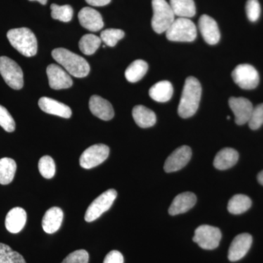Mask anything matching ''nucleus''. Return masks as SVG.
<instances>
[{"mask_svg":"<svg viewBox=\"0 0 263 263\" xmlns=\"http://www.w3.org/2000/svg\"><path fill=\"white\" fill-rule=\"evenodd\" d=\"M202 95V86L196 78L190 76L186 79L181 95L178 114L183 119L193 117L199 108Z\"/></svg>","mask_w":263,"mask_h":263,"instance_id":"nucleus-1","label":"nucleus"},{"mask_svg":"<svg viewBox=\"0 0 263 263\" xmlns=\"http://www.w3.org/2000/svg\"><path fill=\"white\" fill-rule=\"evenodd\" d=\"M51 55L70 75L76 78H84L89 75L90 66L82 57L63 48L53 50Z\"/></svg>","mask_w":263,"mask_h":263,"instance_id":"nucleus-2","label":"nucleus"},{"mask_svg":"<svg viewBox=\"0 0 263 263\" xmlns=\"http://www.w3.org/2000/svg\"><path fill=\"white\" fill-rule=\"evenodd\" d=\"M7 37L12 46L24 57H31L37 53V38L30 29L26 27L10 29Z\"/></svg>","mask_w":263,"mask_h":263,"instance_id":"nucleus-3","label":"nucleus"},{"mask_svg":"<svg viewBox=\"0 0 263 263\" xmlns=\"http://www.w3.org/2000/svg\"><path fill=\"white\" fill-rule=\"evenodd\" d=\"M152 4L153 8L152 29L157 34L166 32L176 19L171 5L166 0H152Z\"/></svg>","mask_w":263,"mask_h":263,"instance_id":"nucleus-4","label":"nucleus"},{"mask_svg":"<svg viewBox=\"0 0 263 263\" xmlns=\"http://www.w3.org/2000/svg\"><path fill=\"white\" fill-rule=\"evenodd\" d=\"M197 27L190 18L175 19L166 31L167 40L174 42H193L197 37Z\"/></svg>","mask_w":263,"mask_h":263,"instance_id":"nucleus-5","label":"nucleus"},{"mask_svg":"<svg viewBox=\"0 0 263 263\" xmlns=\"http://www.w3.org/2000/svg\"><path fill=\"white\" fill-rule=\"evenodd\" d=\"M0 74L12 89L19 90L23 87V71L20 66L11 59L0 57Z\"/></svg>","mask_w":263,"mask_h":263,"instance_id":"nucleus-6","label":"nucleus"},{"mask_svg":"<svg viewBox=\"0 0 263 263\" xmlns=\"http://www.w3.org/2000/svg\"><path fill=\"white\" fill-rule=\"evenodd\" d=\"M117 197V192L114 189L107 190L90 204L85 214L84 219L87 222L96 220L102 214L110 209Z\"/></svg>","mask_w":263,"mask_h":263,"instance_id":"nucleus-7","label":"nucleus"},{"mask_svg":"<svg viewBox=\"0 0 263 263\" xmlns=\"http://www.w3.org/2000/svg\"><path fill=\"white\" fill-rule=\"evenodd\" d=\"M232 77L235 84L243 89H255L259 82L258 72L248 64L237 66L232 72Z\"/></svg>","mask_w":263,"mask_h":263,"instance_id":"nucleus-8","label":"nucleus"},{"mask_svg":"<svg viewBox=\"0 0 263 263\" xmlns=\"http://www.w3.org/2000/svg\"><path fill=\"white\" fill-rule=\"evenodd\" d=\"M221 239L220 230L216 227L201 226L195 231L193 241L206 250H213L219 247Z\"/></svg>","mask_w":263,"mask_h":263,"instance_id":"nucleus-9","label":"nucleus"},{"mask_svg":"<svg viewBox=\"0 0 263 263\" xmlns=\"http://www.w3.org/2000/svg\"><path fill=\"white\" fill-rule=\"evenodd\" d=\"M110 148L106 145L96 144L89 147L80 157V165L83 168L91 169L107 160Z\"/></svg>","mask_w":263,"mask_h":263,"instance_id":"nucleus-10","label":"nucleus"},{"mask_svg":"<svg viewBox=\"0 0 263 263\" xmlns=\"http://www.w3.org/2000/svg\"><path fill=\"white\" fill-rule=\"evenodd\" d=\"M192 149L188 146H180L167 157L164 165L166 173H173L182 169L190 162Z\"/></svg>","mask_w":263,"mask_h":263,"instance_id":"nucleus-11","label":"nucleus"},{"mask_svg":"<svg viewBox=\"0 0 263 263\" xmlns=\"http://www.w3.org/2000/svg\"><path fill=\"white\" fill-rule=\"evenodd\" d=\"M230 108L234 114L235 123L238 125H243L248 123L253 111V105L248 99L245 98H230Z\"/></svg>","mask_w":263,"mask_h":263,"instance_id":"nucleus-12","label":"nucleus"},{"mask_svg":"<svg viewBox=\"0 0 263 263\" xmlns=\"http://www.w3.org/2000/svg\"><path fill=\"white\" fill-rule=\"evenodd\" d=\"M48 83L50 87L55 90L68 89L72 86V80L68 72L64 70L60 66L51 64L47 70Z\"/></svg>","mask_w":263,"mask_h":263,"instance_id":"nucleus-13","label":"nucleus"},{"mask_svg":"<svg viewBox=\"0 0 263 263\" xmlns=\"http://www.w3.org/2000/svg\"><path fill=\"white\" fill-rule=\"evenodd\" d=\"M252 245V236L249 233L237 235L230 245L228 251V259L231 262L240 260L249 252Z\"/></svg>","mask_w":263,"mask_h":263,"instance_id":"nucleus-14","label":"nucleus"},{"mask_svg":"<svg viewBox=\"0 0 263 263\" xmlns=\"http://www.w3.org/2000/svg\"><path fill=\"white\" fill-rule=\"evenodd\" d=\"M199 29L204 41L209 45H216L220 40L221 34L215 20L208 15H202L199 19Z\"/></svg>","mask_w":263,"mask_h":263,"instance_id":"nucleus-15","label":"nucleus"},{"mask_svg":"<svg viewBox=\"0 0 263 263\" xmlns=\"http://www.w3.org/2000/svg\"><path fill=\"white\" fill-rule=\"evenodd\" d=\"M79 22L85 29L91 32H98L103 29L104 22L101 14L93 8L86 7L79 13Z\"/></svg>","mask_w":263,"mask_h":263,"instance_id":"nucleus-16","label":"nucleus"},{"mask_svg":"<svg viewBox=\"0 0 263 263\" xmlns=\"http://www.w3.org/2000/svg\"><path fill=\"white\" fill-rule=\"evenodd\" d=\"M89 106L91 114L102 120L109 121L114 117V110L111 104L98 95L91 97Z\"/></svg>","mask_w":263,"mask_h":263,"instance_id":"nucleus-17","label":"nucleus"},{"mask_svg":"<svg viewBox=\"0 0 263 263\" xmlns=\"http://www.w3.org/2000/svg\"><path fill=\"white\" fill-rule=\"evenodd\" d=\"M40 108L45 113L69 119L72 116V110L65 104L60 103L53 99L43 97L38 102Z\"/></svg>","mask_w":263,"mask_h":263,"instance_id":"nucleus-18","label":"nucleus"},{"mask_svg":"<svg viewBox=\"0 0 263 263\" xmlns=\"http://www.w3.org/2000/svg\"><path fill=\"white\" fill-rule=\"evenodd\" d=\"M197 202V197L195 194L186 192L179 194L175 197L174 201L169 208L170 215L176 216L178 214L187 212L194 207Z\"/></svg>","mask_w":263,"mask_h":263,"instance_id":"nucleus-19","label":"nucleus"},{"mask_svg":"<svg viewBox=\"0 0 263 263\" xmlns=\"http://www.w3.org/2000/svg\"><path fill=\"white\" fill-rule=\"evenodd\" d=\"M27 215L22 208L15 207L10 211L5 218V228L11 233L22 231L27 222Z\"/></svg>","mask_w":263,"mask_h":263,"instance_id":"nucleus-20","label":"nucleus"},{"mask_svg":"<svg viewBox=\"0 0 263 263\" xmlns=\"http://www.w3.org/2000/svg\"><path fill=\"white\" fill-rule=\"evenodd\" d=\"M64 213L60 208L52 207L46 211L42 220L43 229L48 234H53L60 229L63 221Z\"/></svg>","mask_w":263,"mask_h":263,"instance_id":"nucleus-21","label":"nucleus"},{"mask_svg":"<svg viewBox=\"0 0 263 263\" xmlns=\"http://www.w3.org/2000/svg\"><path fill=\"white\" fill-rule=\"evenodd\" d=\"M238 158L239 155L234 148H224L216 155L214 165L216 169L224 171L233 167L238 162Z\"/></svg>","mask_w":263,"mask_h":263,"instance_id":"nucleus-22","label":"nucleus"},{"mask_svg":"<svg viewBox=\"0 0 263 263\" xmlns=\"http://www.w3.org/2000/svg\"><path fill=\"white\" fill-rule=\"evenodd\" d=\"M133 117L136 124L141 128L152 127L157 122L155 112L141 105H136L133 108Z\"/></svg>","mask_w":263,"mask_h":263,"instance_id":"nucleus-23","label":"nucleus"},{"mask_svg":"<svg viewBox=\"0 0 263 263\" xmlns=\"http://www.w3.org/2000/svg\"><path fill=\"white\" fill-rule=\"evenodd\" d=\"M174 94V87L168 81H162L152 86L149 89V96L159 103L169 101Z\"/></svg>","mask_w":263,"mask_h":263,"instance_id":"nucleus-24","label":"nucleus"},{"mask_svg":"<svg viewBox=\"0 0 263 263\" xmlns=\"http://www.w3.org/2000/svg\"><path fill=\"white\" fill-rule=\"evenodd\" d=\"M170 5L175 15L179 18H190L196 14V7L193 0H170Z\"/></svg>","mask_w":263,"mask_h":263,"instance_id":"nucleus-25","label":"nucleus"},{"mask_svg":"<svg viewBox=\"0 0 263 263\" xmlns=\"http://www.w3.org/2000/svg\"><path fill=\"white\" fill-rule=\"evenodd\" d=\"M17 164L15 160L8 157L0 160V184H9L14 179Z\"/></svg>","mask_w":263,"mask_h":263,"instance_id":"nucleus-26","label":"nucleus"},{"mask_svg":"<svg viewBox=\"0 0 263 263\" xmlns=\"http://www.w3.org/2000/svg\"><path fill=\"white\" fill-rule=\"evenodd\" d=\"M148 66L143 60H136L130 64L125 71L126 79L129 82L136 83L141 80L148 71Z\"/></svg>","mask_w":263,"mask_h":263,"instance_id":"nucleus-27","label":"nucleus"},{"mask_svg":"<svg viewBox=\"0 0 263 263\" xmlns=\"http://www.w3.org/2000/svg\"><path fill=\"white\" fill-rule=\"evenodd\" d=\"M252 206V200L245 195H235L228 202V209L230 214H240L248 211Z\"/></svg>","mask_w":263,"mask_h":263,"instance_id":"nucleus-28","label":"nucleus"},{"mask_svg":"<svg viewBox=\"0 0 263 263\" xmlns=\"http://www.w3.org/2000/svg\"><path fill=\"white\" fill-rule=\"evenodd\" d=\"M101 39L93 34H86L79 41V48L85 55H91L96 52L101 44Z\"/></svg>","mask_w":263,"mask_h":263,"instance_id":"nucleus-29","label":"nucleus"},{"mask_svg":"<svg viewBox=\"0 0 263 263\" xmlns=\"http://www.w3.org/2000/svg\"><path fill=\"white\" fill-rule=\"evenodd\" d=\"M0 263H27L23 256L9 246L0 243Z\"/></svg>","mask_w":263,"mask_h":263,"instance_id":"nucleus-30","label":"nucleus"},{"mask_svg":"<svg viewBox=\"0 0 263 263\" xmlns=\"http://www.w3.org/2000/svg\"><path fill=\"white\" fill-rule=\"evenodd\" d=\"M51 17L53 19L62 22H69L73 16V9L69 5H60L52 4L51 5Z\"/></svg>","mask_w":263,"mask_h":263,"instance_id":"nucleus-31","label":"nucleus"},{"mask_svg":"<svg viewBox=\"0 0 263 263\" xmlns=\"http://www.w3.org/2000/svg\"><path fill=\"white\" fill-rule=\"evenodd\" d=\"M38 168L45 179H51L56 173V164L50 156H43L40 159Z\"/></svg>","mask_w":263,"mask_h":263,"instance_id":"nucleus-32","label":"nucleus"},{"mask_svg":"<svg viewBox=\"0 0 263 263\" xmlns=\"http://www.w3.org/2000/svg\"><path fill=\"white\" fill-rule=\"evenodd\" d=\"M124 37V31L119 29H108L100 34V39L106 46L114 47Z\"/></svg>","mask_w":263,"mask_h":263,"instance_id":"nucleus-33","label":"nucleus"},{"mask_svg":"<svg viewBox=\"0 0 263 263\" xmlns=\"http://www.w3.org/2000/svg\"><path fill=\"white\" fill-rule=\"evenodd\" d=\"M0 126L8 133H13L15 129V122L8 110L0 105Z\"/></svg>","mask_w":263,"mask_h":263,"instance_id":"nucleus-34","label":"nucleus"},{"mask_svg":"<svg viewBox=\"0 0 263 263\" xmlns=\"http://www.w3.org/2000/svg\"><path fill=\"white\" fill-rule=\"evenodd\" d=\"M249 126L253 130L258 129L263 124V103L254 108L249 121Z\"/></svg>","mask_w":263,"mask_h":263,"instance_id":"nucleus-35","label":"nucleus"},{"mask_svg":"<svg viewBox=\"0 0 263 263\" xmlns=\"http://www.w3.org/2000/svg\"><path fill=\"white\" fill-rule=\"evenodd\" d=\"M246 12L250 22H257L261 13L260 5L258 0H248L246 5Z\"/></svg>","mask_w":263,"mask_h":263,"instance_id":"nucleus-36","label":"nucleus"},{"mask_svg":"<svg viewBox=\"0 0 263 263\" xmlns=\"http://www.w3.org/2000/svg\"><path fill=\"white\" fill-rule=\"evenodd\" d=\"M89 253L84 249H80L68 254L62 263H89Z\"/></svg>","mask_w":263,"mask_h":263,"instance_id":"nucleus-37","label":"nucleus"},{"mask_svg":"<svg viewBox=\"0 0 263 263\" xmlns=\"http://www.w3.org/2000/svg\"><path fill=\"white\" fill-rule=\"evenodd\" d=\"M103 263H124V257L119 251L113 250L107 254Z\"/></svg>","mask_w":263,"mask_h":263,"instance_id":"nucleus-38","label":"nucleus"},{"mask_svg":"<svg viewBox=\"0 0 263 263\" xmlns=\"http://www.w3.org/2000/svg\"><path fill=\"white\" fill-rule=\"evenodd\" d=\"M86 3L95 7H102L108 5L111 0H86Z\"/></svg>","mask_w":263,"mask_h":263,"instance_id":"nucleus-39","label":"nucleus"},{"mask_svg":"<svg viewBox=\"0 0 263 263\" xmlns=\"http://www.w3.org/2000/svg\"><path fill=\"white\" fill-rule=\"evenodd\" d=\"M257 180H258V182L263 186V171H261L257 176Z\"/></svg>","mask_w":263,"mask_h":263,"instance_id":"nucleus-40","label":"nucleus"},{"mask_svg":"<svg viewBox=\"0 0 263 263\" xmlns=\"http://www.w3.org/2000/svg\"><path fill=\"white\" fill-rule=\"evenodd\" d=\"M29 1H37L38 3L44 5L47 3L48 0H29Z\"/></svg>","mask_w":263,"mask_h":263,"instance_id":"nucleus-41","label":"nucleus"},{"mask_svg":"<svg viewBox=\"0 0 263 263\" xmlns=\"http://www.w3.org/2000/svg\"><path fill=\"white\" fill-rule=\"evenodd\" d=\"M227 119H230V117H229V116H228V117H227Z\"/></svg>","mask_w":263,"mask_h":263,"instance_id":"nucleus-42","label":"nucleus"}]
</instances>
